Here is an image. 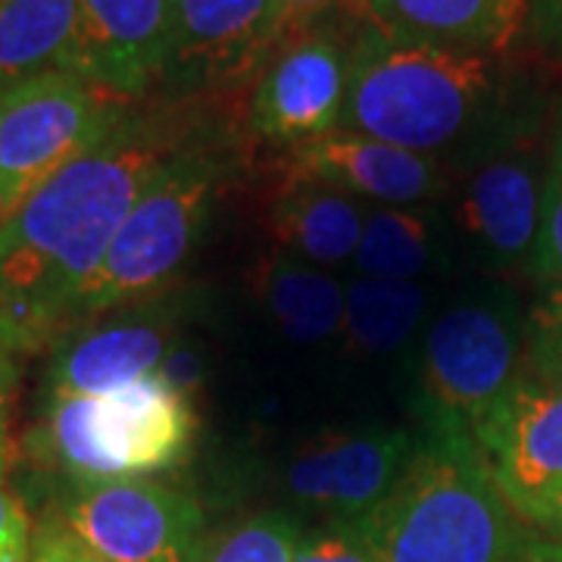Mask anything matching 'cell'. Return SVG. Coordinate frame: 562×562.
Segmentation results:
<instances>
[{
	"label": "cell",
	"instance_id": "obj_28",
	"mask_svg": "<svg viewBox=\"0 0 562 562\" xmlns=\"http://www.w3.org/2000/svg\"><path fill=\"white\" fill-rule=\"evenodd\" d=\"M32 562H103L98 553H91L85 543L57 519V516H44L35 525V538H32Z\"/></svg>",
	"mask_w": 562,
	"mask_h": 562
},
{
	"label": "cell",
	"instance_id": "obj_9",
	"mask_svg": "<svg viewBox=\"0 0 562 562\" xmlns=\"http://www.w3.org/2000/svg\"><path fill=\"white\" fill-rule=\"evenodd\" d=\"M288 32L272 0H172L162 94L181 101L257 85Z\"/></svg>",
	"mask_w": 562,
	"mask_h": 562
},
{
	"label": "cell",
	"instance_id": "obj_30",
	"mask_svg": "<svg viewBox=\"0 0 562 562\" xmlns=\"http://www.w3.org/2000/svg\"><path fill=\"white\" fill-rule=\"evenodd\" d=\"M528 35L538 41L550 57L562 60V0H531Z\"/></svg>",
	"mask_w": 562,
	"mask_h": 562
},
{
	"label": "cell",
	"instance_id": "obj_32",
	"mask_svg": "<svg viewBox=\"0 0 562 562\" xmlns=\"http://www.w3.org/2000/svg\"><path fill=\"white\" fill-rule=\"evenodd\" d=\"M279 7V13L284 16V22L294 29V25H306V22L328 20L331 13L338 10H350L357 0H272Z\"/></svg>",
	"mask_w": 562,
	"mask_h": 562
},
{
	"label": "cell",
	"instance_id": "obj_20",
	"mask_svg": "<svg viewBox=\"0 0 562 562\" xmlns=\"http://www.w3.org/2000/svg\"><path fill=\"white\" fill-rule=\"evenodd\" d=\"M257 291L266 313L291 341L319 344L344 328L347 284L322 266L276 254L260 266Z\"/></svg>",
	"mask_w": 562,
	"mask_h": 562
},
{
	"label": "cell",
	"instance_id": "obj_23",
	"mask_svg": "<svg viewBox=\"0 0 562 562\" xmlns=\"http://www.w3.org/2000/svg\"><path fill=\"white\" fill-rule=\"evenodd\" d=\"M301 525L291 513H260L198 543L191 562H294Z\"/></svg>",
	"mask_w": 562,
	"mask_h": 562
},
{
	"label": "cell",
	"instance_id": "obj_31",
	"mask_svg": "<svg viewBox=\"0 0 562 562\" xmlns=\"http://www.w3.org/2000/svg\"><path fill=\"white\" fill-rule=\"evenodd\" d=\"M162 379L169 384H176L181 394H194L198 391V384L203 382V360L201 353L194 350V347H184V344H176L172 347V353L166 357V362L160 366Z\"/></svg>",
	"mask_w": 562,
	"mask_h": 562
},
{
	"label": "cell",
	"instance_id": "obj_22",
	"mask_svg": "<svg viewBox=\"0 0 562 562\" xmlns=\"http://www.w3.org/2000/svg\"><path fill=\"white\" fill-rule=\"evenodd\" d=\"M438 257V228L422 206H375L366 216L353 269L362 279L416 281Z\"/></svg>",
	"mask_w": 562,
	"mask_h": 562
},
{
	"label": "cell",
	"instance_id": "obj_25",
	"mask_svg": "<svg viewBox=\"0 0 562 562\" xmlns=\"http://www.w3.org/2000/svg\"><path fill=\"white\" fill-rule=\"evenodd\" d=\"M531 269L543 284L562 281V113L547 144V179H543L541 228L531 254Z\"/></svg>",
	"mask_w": 562,
	"mask_h": 562
},
{
	"label": "cell",
	"instance_id": "obj_29",
	"mask_svg": "<svg viewBox=\"0 0 562 562\" xmlns=\"http://www.w3.org/2000/svg\"><path fill=\"white\" fill-rule=\"evenodd\" d=\"M20 384V350L0 338V479L7 475L13 460V443H10V416H13V397Z\"/></svg>",
	"mask_w": 562,
	"mask_h": 562
},
{
	"label": "cell",
	"instance_id": "obj_35",
	"mask_svg": "<svg viewBox=\"0 0 562 562\" xmlns=\"http://www.w3.org/2000/svg\"><path fill=\"white\" fill-rule=\"evenodd\" d=\"M7 216H10V210H7V206H3V203H0V225H3V222H7Z\"/></svg>",
	"mask_w": 562,
	"mask_h": 562
},
{
	"label": "cell",
	"instance_id": "obj_6",
	"mask_svg": "<svg viewBox=\"0 0 562 562\" xmlns=\"http://www.w3.org/2000/svg\"><path fill=\"white\" fill-rule=\"evenodd\" d=\"M525 375V316L513 301H462L431 322L419 362L425 425L472 431Z\"/></svg>",
	"mask_w": 562,
	"mask_h": 562
},
{
	"label": "cell",
	"instance_id": "obj_14",
	"mask_svg": "<svg viewBox=\"0 0 562 562\" xmlns=\"http://www.w3.org/2000/svg\"><path fill=\"white\" fill-rule=\"evenodd\" d=\"M413 447L406 431L325 435L291 462L288 487L325 525H357L391 494Z\"/></svg>",
	"mask_w": 562,
	"mask_h": 562
},
{
	"label": "cell",
	"instance_id": "obj_21",
	"mask_svg": "<svg viewBox=\"0 0 562 562\" xmlns=\"http://www.w3.org/2000/svg\"><path fill=\"white\" fill-rule=\"evenodd\" d=\"M425 310L419 281L353 279L344 301V335L350 350L366 357L397 353L413 338Z\"/></svg>",
	"mask_w": 562,
	"mask_h": 562
},
{
	"label": "cell",
	"instance_id": "obj_4",
	"mask_svg": "<svg viewBox=\"0 0 562 562\" xmlns=\"http://www.w3.org/2000/svg\"><path fill=\"white\" fill-rule=\"evenodd\" d=\"M194 435L191 397L154 372L103 397L47 394L25 457L54 482L150 479L179 469Z\"/></svg>",
	"mask_w": 562,
	"mask_h": 562
},
{
	"label": "cell",
	"instance_id": "obj_33",
	"mask_svg": "<svg viewBox=\"0 0 562 562\" xmlns=\"http://www.w3.org/2000/svg\"><path fill=\"white\" fill-rule=\"evenodd\" d=\"M531 528H535L541 538H550V541L562 543V491L543 506L541 516L531 522Z\"/></svg>",
	"mask_w": 562,
	"mask_h": 562
},
{
	"label": "cell",
	"instance_id": "obj_34",
	"mask_svg": "<svg viewBox=\"0 0 562 562\" xmlns=\"http://www.w3.org/2000/svg\"><path fill=\"white\" fill-rule=\"evenodd\" d=\"M525 562H562V543L550 541V538H541L535 531V538L528 543V557Z\"/></svg>",
	"mask_w": 562,
	"mask_h": 562
},
{
	"label": "cell",
	"instance_id": "obj_12",
	"mask_svg": "<svg viewBox=\"0 0 562 562\" xmlns=\"http://www.w3.org/2000/svg\"><path fill=\"white\" fill-rule=\"evenodd\" d=\"M472 438L509 506L531 525L562 491V384L525 369L519 384L475 428Z\"/></svg>",
	"mask_w": 562,
	"mask_h": 562
},
{
	"label": "cell",
	"instance_id": "obj_26",
	"mask_svg": "<svg viewBox=\"0 0 562 562\" xmlns=\"http://www.w3.org/2000/svg\"><path fill=\"white\" fill-rule=\"evenodd\" d=\"M294 562H372L357 525H325L301 535Z\"/></svg>",
	"mask_w": 562,
	"mask_h": 562
},
{
	"label": "cell",
	"instance_id": "obj_11",
	"mask_svg": "<svg viewBox=\"0 0 562 562\" xmlns=\"http://www.w3.org/2000/svg\"><path fill=\"white\" fill-rule=\"evenodd\" d=\"M350 41L325 20L294 25L250 94V128L288 147L341 128Z\"/></svg>",
	"mask_w": 562,
	"mask_h": 562
},
{
	"label": "cell",
	"instance_id": "obj_5",
	"mask_svg": "<svg viewBox=\"0 0 562 562\" xmlns=\"http://www.w3.org/2000/svg\"><path fill=\"white\" fill-rule=\"evenodd\" d=\"M228 176L225 147L188 132L132 203L101 269L72 306L69 325L166 294L198 250Z\"/></svg>",
	"mask_w": 562,
	"mask_h": 562
},
{
	"label": "cell",
	"instance_id": "obj_16",
	"mask_svg": "<svg viewBox=\"0 0 562 562\" xmlns=\"http://www.w3.org/2000/svg\"><path fill=\"white\" fill-rule=\"evenodd\" d=\"M288 179L316 181L379 206H419L443 188L435 157L347 128L288 147Z\"/></svg>",
	"mask_w": 562,
	"mask_h": 562
},
{
	"label": "cell",
	"instance_id": "obj_3",
	"mask_svg": "<svg viewBox=\"0 0 562 562\" xmlns=\"http://www.w3.org/2000/svg\"><path fill=\"white\" fill-rule=\"evenodd\" d=\"M357 531L372 562H525L535 538L472 431L457 425H425L397 484Z\"/></svg>",
	"mask_w": 562,
	"mask_h": 562
},
{
	"label": "cell",
	"instance_id": "obj_17",
	"mask_svg": "<svg viewBox=\"0 0 562 562\" xmlns=\"http://www.w3.org/2000/svg\"><path fill=\"white\" fill-rule=\"evenodd\" d=\"M350 10L397 35L509 57L528 35L531 0H357Z\"/></svg>",
	"mask_w": 562,
	"mask_h": 562
},
{
	"label": "cell",
	"instance_id": "obj_15",
	"mask_svg": "<svg viewBox=\"0 0 562 562\" xmlns=\"http://www.w3.org/2000/svg\"><path fill=\"white\" fill-rule=\"evenodd\" d=\"M543 179L547 150L541 154L535 132L475 160L462 191L460 220L494 262L531 260L541 228Z\"/></svg>",
	"mask_w": 562,
	"mask_h": 562
},
{
	"label": "cell",
	"instance_id": "obj_24",
	"mask_svg": "<svg viewBox=\"0 0 562 562\" xmlns=\"http://www.w3.org/2000/svg\"><path fill=\"white\" fill-rule=\"evenodd\" d=\"M525 369L562 384V281L547 284L525 313Z\"/></svg>",
	"mask_w": 562,
	"mask_h": 562
},
{
	"label": "cell",
	"instance_id": "obj_27",
	"mask_svg": "<svg viewBox=\"0 0 562 562\" xmlns=\"http://www.w3.org/2000/svg\"><path fill=\"white\" fill-rule=\"evenodd\" d=\"M35 525L20 494L0 479V562H32Z\"/></svg>",
	"mask_w": 562,
	"mask_h": 562
},
{
	"label": "cell",
	"instance_id": "obj_1",
	"mask_svg": "<svg viewBox=\"0 0 562 562\" xmlns=\"http://www.w3.org/2000/svg\"><path fill=\"white\" fill-rule=\"evenodd\" d=\"M188 128L125 113L0 225V338L29 353L60 338L144 184Z\"/></svg>",
	"mask_w": 562,
	"mask_h": 562
},
{
	"label": "cell",
	"instance_id": "obj_13",
	"mask_svg": "<svg viewBox=\"0 0 562 562\" xmlns=\"http://www.w3.org/2000/svg\"><path fill=\"white\" fill-rule=\"evenodd\" d=\"M172 0H79L69 72L120 103L140 101L162 79Z\"/></svg>",
	"mask_w": 562,
	"mask_h": 562
},
{
	"label": "cell",
	"instance_id": "obj_19",
	"mask_svg": "<svg viewBox=\"0 0 562 562\" xmlns=\"http://www.w3.org/2000/svg\"><path fill=\"white\" fill-rule=\"evenodd\" d=\"M79 0H0V94L44 72H69Z\"/></svg>",
	"mask_w": 562,
	"mask_h": 562
},
{
	"label": "cell",
	"instance_id": "obj_10",
	"mask_svg": "<svg viewBox=\"0 0 562 562\" xmlns=\"http://www.w3.org/2000/svg\"><path fill=\"white\" fill-rule=\"evenodd\" d=\"M188 306V297L166 291L69 325L50 344L47 394L103 397L160 372L181 341Z\"/></svg>",
	"mask_w": 562,
	"mask_h": 562
},
{
	"label": "cell",
	"instance_id": "obj_7",
	"mask_svg": "<svg viewBox=\"0 0 562 562\" xmlns=\"http://www.w3.org/2000/svg\"><path fill=\"white\" fill-rule=\"evenodd\" d=\"M128 106L72 72H44L0 94V203L13 213L38 184L106 138Z\"/></svg>",
	"mask_w": 562,
	"mask_h": 562
},
{
	"label": "cell",
	"instance_id": "obj_18",
	"mask_svg": "<svg viewBox=\"0 0 562 562\" xmlns=\"http://www.w3.org/2000/svg\"><path fill=\"white\" fill-rule=\"evenodd\" d=\"M362 201L316 181H291L272 203V235L288 257L313 266L353 260L366 228Z\"/></svg>",
	"mask_w": 562,
	"mask_h": 562
},
{
	"label": "cell",
	"instance_id": "obj_8",
	"mask_svg": "<svg viewBox=\"0 0 562 562\" xmlns=\"http://www.w3.org/2000/svg\"><path fill=\"white\" fill-rule=\"evenodd\" d=\"M47 513L103 562H191L203 541L201 503L154 479L54 482Z\"/></svg>",
	"mask_w": 562,
	"mask_h": 562
},
{
	"label": "cell",
	"instance_id": "obj_2",
	"mask_svg": "<svg viewBox=\"0 0 562 562\" xmlns=\"http://www.w3.org/2000/svg\"><path fill=\"white\" fill-rule=\"evenodd\" d=\"M341 128L425 157L479 150V160L535 132L519 72L506 57L397 35L360 16Z\"/></svg>",
	"mask_w": 562,
	"mask_h": 562
}]
</instances>
